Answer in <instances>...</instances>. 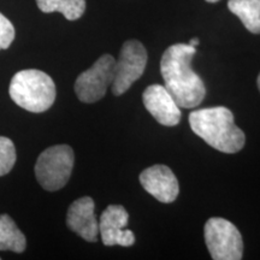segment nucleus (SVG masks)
<instances>
[{
	"label": "nucleus",
	"instance_id": "3",
	"mask_svg": "<svg viewBox=\"0 0 260 260\" xmlns=\"http://www.w3.org/2000/svg\"><path fill=\"white\" fill-rule=\"evenodd\" d=\"M9 93L15 104L34 113L47 111L57 95L56 84L50 75L37 69L18 71L12 77Z\"/></svg>",
	"mask_w": 260,
	"mask_h": 260
},
{
	"label": "nucleus",
	"instance_id": "17",
	"mask_svg": "<svg viewBox=\"0 0 260 260\" xmlns=\"http://www.w3.org/2000/svg\"><path fill=\"white\" fill-rule=\"evenodd\" d=\"M199 44H200V41H199V39H198V38L191 39V40L189 41V45H190V46H193V47H197Z\"/></svg>",
	"mask_w": 260,
	"mask_h": 260
},
{
	"label": "nucleus",
	"instance_id": "16",
	"mask_svg": "<svg viewBox=\"0 0 260 260\" xmlns=\"http://www.w3.org/2000/svg\"><path fill=\"white\" fill-rule=\"evenodd\" d=\"M15 27L11 22L0 12V51L6 50L11 46L15 40Z\"/></svg>",
	"mask_w": 260,
	"mask_h": 260
},
{
	"label": "nucleus",
	"instance_id": "11",
	"mask_svg": "<svg viewBox=\"0 0 260 260\" xmlns=\"http://www.w3.org/2000/svg\"><path fill=\"white\" fill-rule=\"evenodd\" d=\"M92 198L83 197L70 205L67 213V225L88 242H96L99 237V220Z\"/></svg>",
	"mask_w": 260,
	"mask_h": 260
},
{
	"label": "nucleus",
	"instance_id": "1",
	"mask_svg": "<svg viewBox=\"0 0 260 260\" xmlns=\"http://www.w3.org/2000/svg\"><path fill=\"white\" fill-rule=\"evenodd\" d=\"M197 47L189 44L172 45L162 54L160 73L164 86L177 105L193 109L200 105L206 95V88L201 77L191 69V59Z\"/></svg>",
	"mask_w": 260,
	"mask_h": 260
},
{
	"label": "nucleus",
	"instance_id": "12",
	"mask_svg": "<svg viewBox=\"0 0 260 260\" xmlns=\"http://www.w3.org/2000/svg\"><path fill=\"white\" fill-rule=\"evenodd\" d=\"M27 240L9 214H0V251L24 252Z\"/></svg>",
	"mask_w": 260,
	"mask_h": 260
},
{
	"label": "nucleus",
	"instance_id": "5",
	"mask_svg": "<svg viewBox=\"0 0 260 260\" xmlns=\"http://www.w3.org/2000/svg\"><path fill=\"white\" fill-rule=\"evenodd\" d=\"M205 242L214 260L242 259L243 241L239 229L229 220L213 217L205 224Z\"/></svg>",
	"mask_w": 260,
	"mask_h": 260
},
{
	"label": "nucleus",
	"instance_id": "4",
	"mask_svg": "<svg viewBox=\"0 0 260 260\" xmlns=\"http://www.w3.org/2000/svg\"><path fill=\"white\" fill-rule=\"evenodd\" d=\"M74 162L75 154L70 146H52L39 155L35 164V176L45 190H59L69 181Z\"/></svg>",
	"mask_w": 260,
	"mask_h": 260
},
{
	"label": "nucleus",
	"instance_id": "13",
	"mask_svg": "<svg viewBox=\"0 0 260 260\" xmlns=\"http://www.w3.org/2000/svg\"><path fill=\"white\" fill-rule=\"evenodd\" d=\"M228 8L248 31L260 34V0H229Z\"/></svg>",
	"mask_w": 260,
	"mask_h": 260
},
{
	"label": "nucleus",
	"instance_id": "6",
	"mask_svg": "<svg viewBox=\"0 0 260 260\" xmlns=\"http://www.w3.org/2000/svg\"><path fill=\"white\" fill-rule=\"evenodd\" d=\"M116 60L111 54H103L88 70L83 71L75 82V92L82 103L99 102L115 80Z\"/></svg>",
	"mask_w": 260,
	"mask_h": 260
},
{
	"label": "nucleus",
	"instance_id": "7",
	"mask_svg": "<svg viewBox=\"0 0 260 260\" xmlns=\"http://www.w3.org/2000/svg\"><path fill=\"white\" fill-rule=\"evenodd\" d=\"M147 65V51L138 40H128L123 44L115 65V80L111 84L112 93L122 95L135 81L145 73Z\"/></svg>",
	"mask_w": 260,
	"mask_h": 260
},
{
	"label": "nucleus",
	"instance_id": "9",
	"mask_svg": "<svg viewBox=\"0 0 260 260\" xmlns=\"http://www.w3.org/2000/svg\"><path fill=\"white\" fill-rule=\"evenodd\" d=\"M142 100L147 111L161 125L175 126L181 121V110L170 92L161 84H152L145 89Z\"/></svg>",
	"mask_w": 260,
	"mask_h": 260
},
{
	"label": "nucleus",
	"instance_id": "10",
	"mask_svg": "<svg viewBox=\"0 0 260 260\" xmlns=\"http://www.w3.org/2000/svg\"><path fill=\"white\" fill-rule=\"evenodd\" d=\"M140 183L147 193L164 204L174 203L180 193L176 176L165 165H153L142 171Z\"/></svg>",
	"mask_w": 260,
	"mask_h": 260
},
{
	"label": "nucleus",
	"instance_id": "18",
	"mask_svg": "<svg viewBox=\"0 0 260 260\" xmlns=\"http://www.w3.org/2000/svg\"><path fill=\"white\" fill-rule=\"evenodd\" d=\"M207 3H217V2H219V0H206Z\"/></svg>",
	"mask_w": 260,
	"mask_h": 260
},
{
	"label": "nucleus",
	"instance_id": "2",
	"mask_svg": "<svg viewBox=\"0 0 260 260\" xmlns=\"http://www.w3.org/2000/svg\"><path fill=\"white\" fill-rule=\"evenodd\" d=\"M189 124L207 145L223 153H236L245 146V134L234 122L232 111L224 106L190 112Z\"/></svg>",
	"mask_w": 260,
	"mask_h": 260
},
{
	"label": "nucleus",
	"instance_id": "19",
	"mask_svg": "<svg viewBox=\"0 0 260 260\" xmlns=\"http://www.w3.org/2000/svg\"><path fill=\"white\" fill-rule=\"evenodd\" d=\"M258 88L260 90V74H259V76H258Z\"/></svg>",
	"mask_w": 260,
	"mask_h": 260
},
{
	"label": "nucleus",
	"instance_id": "14",
	"mask_svg": "<svg viewBox=\"0 0 260 260\" xmlns=\"http://www.w3.org/2000/svg\"><path fill=\"white\" fill-rule=\"evenodd\" d=\"M37 4L45 14L60 12L69 21H76L86 11V0H37Z\"/></svg>",
	"mask_w": 260,
	"mask_h": 260
},
{
	"label": "nucleus",
	"instance_id": "8",
	"mask_svg": "<svg viewBox=\"0 0 260 260\" xmlns=\"http://www.w3.org/2000/svg\"><path fill=\"white\" fill-rule=\"evenodd\" d=\"M129 214L121 205H110L100 216L99 233L105 246L130 247L135 243V235L132 230L124 229Z\"/></svg>",
	"mask_w": 260,
	"mask_h": 260
},
{
	"label": "nucleus",
	"instance_id": "15",
	"mask_svg": "<svg viewBox=\"0 0 260 260\" xmlns=\"http://www.w3.org/2000/svg\"><path fill=\"white\" fill-rule=\"evenodd\" d=\"M16 147L8 138L0 136V176L9 174L16 162Z\"/></svg>",
	"mask_w": 260,
	"mask_h": 260
}]
</instances>
